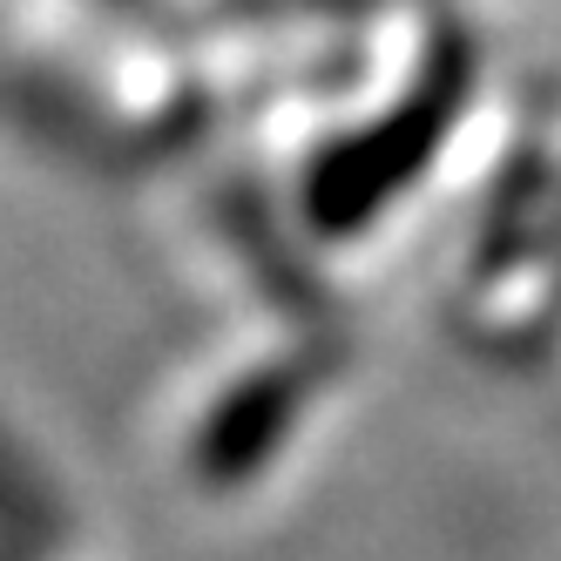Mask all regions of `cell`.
Wrapping results in <instances>:
<instances>
[{
    "mask_svg": "<svg viewBox=\"0 0 561 561\" xmlns=\"http://www.w3.org/2000/svg\"><path fill=\"white\" fill-rule=\"evenodd\" d=\"M298 373H264L251 379L244 392L230 399V407L204 426V447H196V467H204V480H244L251 467H264V454L277 447V433L291 426L298 413Z\"/></svg>",
    "mask_w": 561,
    "mask_h": 561,
    "instance_id": "obj_2",
    "label": "cell"
},
{
    "mask_svg": "<svg viewBox=\"0 0 561 561\" xmlns=\"http://www.w3.org/2000/svg\"><path fill=\"white\" fill-rule=\"evenodd\" d=\"M454 95H460V55L439 61L433 89H426L420 102H407L399 115H386V129H373V136H358V142H345V149H332L325 163H318V183H311V210H318V224L339 230V224L373 217L386 196L433 156V142L447 136V108H454Z\"/></svg>",
    "mask_w": 561,
    "mask_h": 561,
    "instance_id": "obj_1",
    "label": "cell"
}]
</instances>
